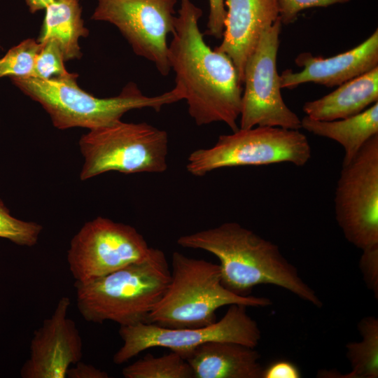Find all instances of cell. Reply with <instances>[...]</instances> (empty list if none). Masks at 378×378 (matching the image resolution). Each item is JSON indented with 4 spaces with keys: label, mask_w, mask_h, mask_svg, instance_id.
Listing matches in <instances>:
<instances>
[{
    "label": "cell",
    "mask_w": 378,
    "mask_h": 378,
    "mask_svg": "<svg viewBox=\"0 0 378 378\" xmlns=\"http://www.w3.org/2000/svg\"><path fill=\"white\" fill-rule=\"evenodd\" d=\"M45 10L37 41L43 43L48 39L55 40L65 62L80 59L79 39L87 37L89 30L84 26L79 0H54Z\"/></svg>",
    "instance_id": "cell-19"
},
{
    "label": "cell",
    "mask_w": 378,
    "mask_h": 378,
    "mask_svg": "<svg viewBox=\"0 0 378 378\" xmlns=\"http://www.w3.org/2000/svg\"><path fill=\"white\" fill-rule=\"evenodd\" d=\"M202 10L181 0L168 57L176 86L183 92L188 111L199 125L223 122L239 129L243 84L231 59L211 49L199 27Z\"/></svg>",
    "instance_id": "cell-1"
},
{
    "label": "cell",
    "mask_w": 378,
    "mask_h": 378,
    "mask_svg": "<svg viewBox=\"0 0 378 378\" xmlns=\"http://www.w3.org/2000/svg\"><path fill=\"white\" fill-rule=\"evenodd\" d=\"M38 53L34 70V77L40 79L63 78L73 76L64 66L62 50L54 39H48L43 43Z\"/></svg>",
    "instance_id": "cell-24"
},
{
    "label": "cell",
    "mask_w": 378,
    "mask_h": 378,
    "mask_svg": "<svg viewBox=\"0 0 378 378\" xmlns=\"http://www.w3.org/2000/svg\"><path fill=\"white\" fill-rule=\"evenodd\" d=\"M301 128L341 145L344 151L342 164H345L378 134V102L356 115L339 120L323 121L305 115L301 119Z\"/></svg>",
    "instance_id": "cell-18"
},
{
    "label": "cell",
    "mask_w": 378,
    "mask_h": 378,
    "mask_svg": "<svg viewBox=\"0 0 378 378\" xmlns=\"http://www.w3.org/2000/svg\"><path fill=\"white\" fill-rule=\"evenodd\" d=\"M29 11L34 13L45 8L54 0H25Z\"/></svg>",
    "instance_id": "cell-30"
},
{
    "label": "cell",
    "mask_w": 378,
    "mask_h": 378,
    "mask_svg": "<svg viewBox=\"0 0 378 378\" xmlns=\"http://www.w3.org/2000/svg\"><path fill=\"white\" fill-rule=\"evenodd\" d=\"M183 248L202 249L220 261L222 284L230 291L248 296L253 288L271 284L321 308L322 301L300 276L279 247L236 222L186 234L177 239Z\"/></svg>",
    "instance_id": "cell-2"
},
{
    "label": "cell",
    "mask_w": 378,
    "mask_h": 378,
    "mask_svg": "<svg viewBox=\"0 0 378 378\" xmlns=\"http://www.w3.org/2000/svg\"><path fill=\"white\" fill-rule=\"evenodd\" d=\"M360 342L346 345V355L351 370L340 374L335 370H320L318 377L377 378L378 377V319L373 316L363 318L358 323Z\"/></svg>",
    "instance_id": "cell-20"
},
{
    "label": "cell",
    "mask_w": 378,
    "mask_h": 378,
    "mask_svg": "<svg viewBox=\"0 0 378 378\" xmlns=\"http://www.w3.org/2000/svg\"><path fill=\"white\" fill-rule=\"evenodd\" d=\"M70 304L67 296L62 297L51 316L34 331L22 377L66 378L70 365L81 360V336L74 321L67 317Z\"/></svg>",
    "instance_id": "cell-13"
},
{
    "label": "cell",
    "mask_w": 378,
    "mask_h": 378,
    "mask_svg": "<svg viewBox=\"0 0 378 378\" xmlns=\"http://www.w3.org/2000/svg\"><path fill=\"white\" fill-rule=\"evenodd\" d=\"M77 78L78 74H74L48 80L10 79L24 94L41 104L59 130L97 129L120 120L130 111L148 108L160 111L164 106L183 99L181 90L176 86L162 94L149 97L134 82L127 83L117 96L99 98L82 90Z\"/></svg>",
    "instance_id": "cell-4"
},
{
    "label": "cell",
    "mask_w": 378,
    "mask_h": 378,
    "mask_svg": "<svg viewBox=\"0 0 378 378\" xmlns=\"http://www.w3.org/2000/svg\"><path fill=\"white\" fill-rule=\"evenodd\" d=\"M247 306L230 304L225 315L214 323L195 328L174 329L148 323L120 326L122 346L113 360L122 364L139 353L153 347H164L183 358L195 348L209 342H230L255 348L261 338L257 322L247 313Z\"/></svg>",
    "instance_id": "cell-8"
},
{
    "label": "cell",
    "mask_w": 378,
    "mask_h": 378,
    "mask_svg": "<svg viewBox=\"0 0 378 378\" xmlns=\"http://www.w3.org/2000/svg\"><path fill=\"white\" fill-rule=\"evenodd\" d=\"M358 266L363 281L368 287L378 298V246L362 251Z\"/></svg>",
    "instance_id": "cell-26"
},
{
    "label": "cell",
    "mask_w": 378,
    "mask_h": 378,
    "mask_svg": "<svg viewBox=\"0 0 378 378\" xmlns=\"http://www.w3.org/2000/svg\"><path fill=\"white\" fill-rule=\"evenodd\" d=\"M171 277L164 252L150 248L141 260L85 284H74L76 304L88 322L111 321L120 326L147 323Z\"/></svg>",
    "instance_id": "cell-3"
},
{
    "label": "cell",
    "mask_w": 378,
    "mask_h": 378,
    "mask_svg": "<svg viewBox=\"0 0 378 378\" xmlns=\"http://www.w3.org/2000/svg\"><path fill=\"white\" fill-rule=\"evenodd\" d=\"M43 230L38 223L24 221L10 215L9 210L0 199V237L23 246H35Z\"/></svg>",
    "instance_id": "cell-23"
},
{
    "label": "cell",
    "mask_w": 378,
    "mask_h": 378,
    "mask_svg": "<svg viewBox=\"0 0 378 378\" xmlns=\"http://www.w3.org/2000/svg\"><path fill=\"white\" fill-rule=\"evenodd\" d=\"M150 248L134 227L98 216L73 237L67 262L75 284H85L143 260Z\"/></svg>",
    "instance_id": "cell-11"
},
{
    "label": "cell",
    "mask_w": 378,
    "mask_h": 378,
    "mask_svg": "<svg viewBox=\"0 0 378 378\" xmlns=\"http://www.w3.org/2000/svg\"><path fill=\"white\" fill-rule=\"evenodd\" d=\"M209 13L204 35L221 39L226 18L225 0H209Z\"/></svg>",
    "instance_id": "cell-27"
},
{
    "label": "cell",
    "mask_w": 378,
    "mask_h": 378,
    "mask_svg": "<svg viewBox=\"0 0 378 378\" xmlns=\"http://www.w3.org/2000/svg\"><path fill=\"white\" fill-rule=\"evenodd\" d=\"M85 181L111 171L123 174L162 173L167 169L169 136L147 122L120 120L89 130L78 141Z\"/></svg>",
    "instance_id": "cell-6"
},
{
    "label": "cell",
    "mask_w": 378,
    "mask_h": 378,
    "mask_svg": "<svg viewBox=\"0 0 378 378\" xmlns=\"http://www.w3.org/2000/svg\"><path fill=\"white\" fill-rule=\"evenodd\" d=\"M378 102V66L348 80L319 99L302 106L306 115L331 121L356 115Z\"/></svg>",
    "instance_id": "cell-17"
},
{
    "label": "cell",
    "mask_w": 378,
    "mask_h": 378,
    "mask_svg": "<svg viewBox=\"0 0 378 378\" xmlns=\"http://www.w3.org/2000/svg\"><path fill=\"white\" fill-rule=\"evenodd\" d=\"M170 271L169 283L148 315V323L174 329L201 328L216 322V311L221 307L272 304L265 297L241 296L230 291L221 283L220 265L205 260L175 251Z\"/></svg>",
    "instance_id": "cell-5"
},
{
    "label": "cell",
    "mask_w": 378,
    "mask_h": 378,
    "mask_svg": "<svg viewBox=\"0 0 378 378\" xmlns=\"http://www.w3.org/2000/svg\"><path fill=\"white\" fill-rule=\"evenodd\" d=\"M281 25L279 18L263 31L246 62L239 128H301V119L286 104L281 92L276 57Z\"/></svg>",
    "instance_id": "cell-10"
},
{
    "label": "cell",
    "mask_w": 378,
    "mask_h": 378,
    "mask_svg": "<svg viewBox=\"0 0 378 378\" xmlns=\"http://www.w3.org/2000/svg\"><path fill=\"white\" fill-rule=\"evenodd\" d=\"M302 377L299 368L288 360L273 362L263 368L262 378H300Z\"/></svg>",
    "instance_id": "cell-28"
},
{
    "label": "cell",
    "mask_w": 378,
    "mask_h": 378,
    "mask_svg": "<svg viewBox=\"0 0 378 378\" xmlns=\"http://www.w3.org/2000/svg\"><path fill=\"white\" fill-rule=\"evenodd\" d=\"M176 0H98L91 19L114 25L137 56L168 76V36L175 30Z\"/></svg>",
    "instance_id": "cell-12"
},
{
    "label": "cell",
    "mask_w": 378,
    "mask_h": 378,
    "mask_svg": "<svg viewBox=\"0 0 378 378\" xmlns=\"http://www.w3.org/2000/svg\"><path fill=\"white\" fill-rule=\"evenodd\" d=\"M295 62L302 70H284L279 75L281 88L293 89L306 83L339 86L378 66V30L344 52L328 58L302 52Z\"/></svg>",
    "instance_id": "cell-14"
},
{
    "label": "cell",
    "mask_w": 378,
    "mask_h": 378,
    "mask_svg": "<svg viewBox=\"0 0 378 378\" xmlns=\"http://www.w3.org/2000/svg\"><path fill=\"white\" fill-rule=\"evenodd\" d=\"M350 0H278L279 18L281 24H289L298 18L300 11L314 7H327L336 4H344Z\"/></svg>",
    "instance_id": "cell-25"
},
{
    "label": "cell",
    "mask_w": 378,
    "mask_h": 378,
    "mask_svg": "<svg viewBox=\"0 0 378 378\" xmlns=\"http://www.w3.org/2000/svg\"><path fill=\"white\" fill-rule=\"evenodd\" d=\"M125 378H194L188 361L176 352L155 357L148 354L122 370Z\"/></svg>",
    "instance_id": "cell-21"
},
{
    "label": "cell",
    "mask_w": 378,
    "mask_h": 378,
    "mask_svg": "<svg viewBox=\"0 0 378 378\" xmlns=\"http://www.w3.org/2000/svg\"><path fill=\"white\" fill-rule=\"evenodd\" d=\"M260 358L254 347L214 341L195 348L186 360L194 378H262Z\"/></svg>",
    "instance_id": "cell-16"
},
{
    "label": "cell",
    "mask_w": 378,
    "mask_h": 378,
    "mask_svg": "<svg viewBox=\"0 0 378 378\" xmlns=\"http://www.w3.org/2000/svg\"><path fill=\"white\" fill-rule=\"evenodd\" d=\"M41 47L34 38H27L12 47L0 58V78L34 77L36 58Z\"/></svg>",
    "instance_id": "cell-22"
},
{
    "label": "cell",
    "mask_w": 378,
    "mask_h": 378,
    "mask_svg": "<svg viewBox=\"0 0 378 378\" xmlns=\"http://www.w3.org/2000/svg\"><path fill=\"white\" fill-rule=\"evenodd\" d=\"M66 377L69 378H108V374L92 365L78 362L76 366L69 368Z\"/></svg>",
    "instance_id": "cell-29"
},
{
    "label": "cell",
    "mask_w": 378,
    "mask_h": 378,
    "mask_svg": "<svg viewBox=\"0 0 378 378\" xmlns=\"http://www.w3.org/2000/svg\"><path fill=\"white\" fill-rule=\"evenodd\" d=\"M312 149L307 136L299 130L257 126L239 128L220 135L209 148H200L188 156L186 169L196 176L232 167L260 166L288 162L304 166Z\"/></svg>",
    "instance_id": "cell-7"
},
{
    "label": "cell",
    "mask_w": 378,
    "mask_h": 378,
    "mask_svg": "<svg viewBox=\"0 0 378 378\" xmlns=\"http://www.w3.org/2000/svg\"><path fill=\"white\" fill-rule=\"evenodd\" d=\"M225 7L222 41L214 50L231 59L243 84L248 57L263 31L279 18L278 0H225Z\"/></svg>",
    "instance_id": "cell-15"
},
{
    "label": "cell",
    "mask_w": 378,
    "mask_h": 378,
    "mask_svg": "<svg viewBox=\"0 0 378 378\" xmlns=\"http://www.w3.org/2000/svg\"><path fill=\"white\" fill-rule=\"evenodd\" d=\"M333 202L347 241L361 251L378 246V134L342 164Z\"/></svg>",
    "instance_id": "cell-9"
}]
</instances>
